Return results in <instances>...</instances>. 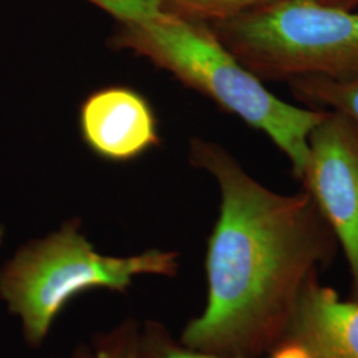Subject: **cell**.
Here are the masks:
<instances>
[{
    "label": "cell",
    "mask_w": 358,
    "mask_h": 358,
    "mask_svg": "<svg viewBox=\"0 0 358 358\" xmlns=\"http://www.w3.org/2000/svg\"><path fill=\"white\" fill-rule=\"evenodd\" d=\"M176 251L150 248L140 254H100L72 217L44 238L22 245L0 267V299L19 317L27 345L38 349L55 320L75 297L93 289L127 294L134 279L178 275Z\"/></svg>",
    "instance_id": "3957f363"
},
{
    "label": "cell",
    "mask_w": 358,
    "mask_h": 358,
    "mask_svg": "<svg viewBox=\"0 0 358 358\" xmlns=\"http://www.w3.org/2000/svg\"><path fill=\"white\" fill-rule=\"evenodd\" d=\"M263 83L358 78V13L315 0H282L208 24Z\"/></svg>",
    "instance_id": "277c9868"
},
{
    "label": "cell",
    "mask_w": 358,
    "mask_h": 358,
    "mask_svg": "<svg viewBox=\"0 0 358 358\" xmlns=\"http://www.w3.org/2000/svg\"><path fill=\"white\" fill-rule=\"evenodd\" d=\"M140 328L141 324L134 317H127L113 328L80 343L68 355L51 358H137Z\"/></svg>",
    "instance_id": "9c48e42d"
},
{
    "label": "cell",
    "mask_w": 358,
    "mask_h": 358,
    "mask_svg": "<svg viewBox=\"0 0 358 358\" xmlns=\"http://www.w3.org/2000/svg\"><path fill=\"white\" fill-rule=\"evenodd\" d=\"M297 180L338 241L352 300L358 303V127L352 120L324 113L308 136L307 161Z\"/></svg>",
    "instance_id": "5b68a950"
},
{
    "label": "cell",
    "mask_w": 358,
    "mask_h": 358,
    "mask_svg": "<svg viewBox=\"0 0 358 358\" xmlns=\"http://www.w3.org/2000/svg\"><path fill=\"white\" fill-rule=\"evenodd\" d=\"M321 4L331 6V7H338L345 10H357L358 0H315Z\"/></svg>",
    "instance_id": "7c38bea8"
},
{
    "label": "cell",
    "mask_w": 358,
    "mask_h": 358,
    "mask_svg": "<svg viewBox=\"0 0 358 358\" xmlns=\"http://www.w3.org/2000/svg\"><path fill=\"white\" fill-rule=\"evenodd\" d=\"M189 159L215 179L220 205L206 250L205 309L179 341L217 356L266 357L340 244L304 190H271L201 137L190 142Z\"/></svg>",
    "instance_id": "6da1fadb"
},
{
    "label": "cell",
    "mask_w": 358,
    "mask_h": 358,
    "mask_svg": "<svg viewBox=\"0 0 358 358\" xmlns=\"http://www.w3.org/2000/svg\"><path fill=\"white\" fill-rule=\"evenodd\" d=\"M137 358H241L217 356L183 345L161 321L142 322L137 344Z\"/></svg>",
    "instance_id": "8fae6325"
},
{
    "label": "cell",
    "mask_w": 358,
    "mask_h": 358,
    "mask_svg": "<svg viewBox=\"0 0 358 358\" xmlns=\"http://www.w3.org/2000/svg\"><path fill=\"white\" fill-rule=\"evenodd\" d=\"M161 7L180 17L213 24L267 7L282 0H158Z\"/></svg>",
    "instance_id": "30bf717a"
},
{
    "label": "cell",
    "mask_w": 358,
    "mask_h": 358,
    "mask_svg": "<svg viewBox=\"0 0 358 358\" xmlns=\"http://www.w3.org/2000/svg\"><path fill=\"white\" fill-rule=\"evenodd\" d=\"M303 106L345 115L358 127V78L336 81L325 77H296L287 83Z\"/></svg>",
    "instance_id": "ba28073f"
},
{
    "label": "cell",
    "mask_w": 358,
    "mask_h": 358,
    "mask_svg": "<svg viewBox=\"0 0 358 358\" xmlns=\"http://www.w3.org/2000/svg\"><path fill=\"white\" fill-rule=\"evenodd\" d=\"M80 129L93 153L115 162L134 159L159 143L150 103L125 87L92 93L81 105Z\"/></svg>",
    "instance_id": "52a82bcc"
},
{
    "label": "cell",
    "mask_w": 358,
    "mask_h": 358,
    "mask_svg": "<svg viewBox=\"0 0 358 358\" xmlns=\"http://www.w3.org/2000/svg\"><path fill=\"white\" fill-rule=\"evenodd\" d=\"M87 1L115 19L112 48L148 59L223 112L264 133L299 179L307 161L308 136L325 110L279 99L231 53L211 27L169 13L158 0Z\"/></svg>",
    "instance_id": "7a4b0ae2"
},
{
    "label": "cell",
    "mask_w": 358,
    "mask_h": 358,
    "mask_svg": "<svg viewBox=\"0 0 358 358\" xmlns=\"http://www.w3.org/2000/svg\"><path fill=\"white\" fill-rule=\"evenodd\" d=\"M266 358H358L357 301L313 279Z\"/></svg>",
    "instance_id": "8992f818"
}]
</instances>
